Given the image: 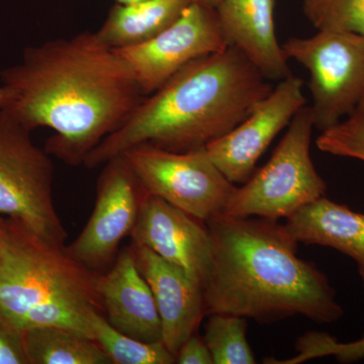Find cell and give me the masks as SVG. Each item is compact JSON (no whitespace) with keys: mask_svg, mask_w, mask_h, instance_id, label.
<instances>
[{"mask_svg":"<svg viewBox=\"0 0 364 364\" xmlns=\"http://www.w3.org/2000/svg\"><path fill=\"white\" fill-rule=\"evenodd\" d=\"M7 111L28 130L52 129L45 151L71 166L124 123L144 100L130 65L95 33L26 48L0 74Z\"/></svg>","mask_w":364,"mask_h":364,"instance_id":"1","label":"cell"},{"mask_svg":"<svg viewBox=\"0 0 364 364\" xmlns=\"http://www.w3.org/2000/svg\"><path fill=\"white\" fill-rule=\"evenodd\" d=\"M214 260L203 286L207 314L260 323L303 316L337 322L344 310L325 273L298 256L286 225L258 217L218 215L207 221Z\"/></svg>","mask_w":364,"mask_h":364,"instance_id":"2","label":"cell"},{"mask_svg":"<svg viewBox=\"0 0 364 364\" xmlns=\"http://www.w3.org/2000/svg\"><path fill=\"white\" fill-rule=\"evenodd\" d=\"M252 62L229 46L189 62L87 157L88 168L148 143L174 152L200 149L226 135L272 91Z\"/></svg>","mask_w":364,"mask_h":364,"instance_id":"3","label":"cell"},{"mask_svg":"<svg viewBox=\"0 0 364 364\" xmlns=\"http://www.w3.org/2000/svg\"><path fill=\"white\" fill-rule=\"evenodd\" d=\"M97 279V273L72 258L65 246L50 243L6 218L0 308L21 329L26 318L53 304H79L104 313Z\"/></svg>","mask_w":364,"mask_h":364,"instance_id":"4","label":"cell"},{"mask_svg":"<svg viewBox=\"0 0 364 364\" xmlns=\"http://www.w3.org/2000/svg\"><path fill=\"white\" fill-rule=\"evenodd\" d=\"M314 127L312 107L305 105L291 119L269 161L235 189L223 214L287 220L325 196L327 186L310 154Z\"/></svg>","mask_w":364,"mask_h":364,"instance_id":"5","label":"cell"},{"mask_svg":"<svg viewBox=\"0 0 364 364\" xmlns=\"http://www.w3.org/2000/svg\"><path fill=\"white\" fill-rule=\"evenodd\" d=\"M50 156L33 144L30 130L7 109H0V217L65 246L68 235L53 202Z\"/></svg>","mask_w":364,"mask_h":364,"instance_id":"6","label":"cell"},{"mask_svg":"<svg viewBox=\"0 0 364 364\" xmlns=\"http://www.w3.org/2000/svg\"><path fill=\"white\" fill-rule=\"evenodd\" d=\"M287 59L310 72L314 126L321 131L338 124L364 100V36L318 31L282 45Z\"/></svg>","mask_w":364,"mask_h":364,"instance_id":"7","label":"cell"},{"mask_svg":"<svg viewBox=\"0 0 364 364\" xmlns=\"http://www.w3.org/2000/svg\"><path fill=\"white\" fill-rule=\"evenodd\" d=\"M122 155L146 196L161 198L205 222L224 213L236 189L205 148L174 152L144 143Z\"/></svg>","mask_w":364,"mask_h":364,"instance_id":"8","label":"cell"},{"mask_svg":"<svg viewBox=\"0 0 364 364\" xmlns=\"http://www.w3.org/2000/svg\"><path fill=\"white\" fill-rule=\"evenodd\" d=\"M145 196L123 155L105 162L92 214L67 252L92 272L107 267L116 260L122 240L131 236Z\"/></svg>","mask_w":364,"mask_h":364,"instance_id":"9","label":"cell"},{"mask_svg":"<svg viewBox=\"0 0 364 364\" xmlns=\"http://www.w3.org/2000/svg\"><path fill=\"white\" fill-rule=\"evenodd\" d=\"M227 47L214 7L193 2L156 37L114 51L130 65L143 95L149 97L189 62Z\"/></svg>","mask_w":364,"mask_h":364,"instance_id":"10","label":"cell"},{"mask_svg":"<svg viewBox=\"0 0 364 364\" xmlns=\"http://www.w3.org/2000/svg\"><path fill=\"white\" fill-rule=\"evenodd\" d=\"M303 86V79L293 74L282 79L236 128L205 146L208 156L228 181L243 184L252 176L273 139L305 107Z\"/></svg>","mask_w":364,"mask_h":364,"instance_id":"11","label":"cell"},{"mask_svg":"<svg viewBox=\"0 0 364 364\" xmlns=\"http://www.w3.org/2000/svg\"><path fill=\"white\" fill-rule=\"evenodd\" d=\"M131 237L134 245L181 267L203 289L214 260V240L207 222L161 198L146 196Z\"/></svg>","mask_w":364,"mask_h":364,"instance_id":"12","label":"cell"},{"mask_svg":"<svg viewBox=\"0 0 364 364\" xmlns=\"http://www.w3.org/2000/svg\"><path fill=\"white\" fill-rule=\"evenodd\" d=\"M139 269L154 296L161 322L162 342L176 356L207 314L203 287L181 267L156 253L132 244Z\"/></svg>","mask_w":364,"mask_h":364,"instance_id":"13","label":"cell"},{"mask_svg":"<svg viewBox=\"0 0 364 364\" xmlns=\"http://www.w3.org/2000/svg\"><path fill=\"white\" fill-rule=\"evenodd\" d=\"M97 289L112 327L142 341H162L154 296L136 265L132 246L117 254L109 272L97 274Z\"/></svg>","mask_w":364,"mask_h":364,"instance_id":"14","label":"cell"},{"mask_svg":"<svg viewBox=\"0 0 364 364\" xmlns=\"http://www.w3.org/2000/svg\"><path fill=\"white\" fill-rule=\"evenodd\" d=\"M275 4L277 0H220L215 7L228 46L240 50L268 80L291 75L275 33Z\"/></svg>","mask_w":364,"mask_h":364,"instance_id":"15","label":"cell"},{"mask_svg":"<svg viewBox=\"0 0 364 364\" xmlns=\"http://www.w3.org/2000/svg\"><path fill=\"white\" fill-rule=\"evenodd\" d=\"M284 225L299 243L336 249L352 258L364 286V214L323 196L299 208Z\"/></svg>","mask_w":364,"mask_h":364,"instance_id":"16","label":"cell"},{"mask_svg":"<svg viewBox=\"0 0 364 364\" xmlns=\"http://www.w3.org/2000/svg\"><path fill=\"white\" fill-rule=\"evenodd\" d=\"M195 0H143L112 7L98 40L112 50L126 49L147 42L168 28Z\"/></svg>","mask_w":364,"mask_h":364,"instance_id":"17","label":"cell"},{"mask_svg":"<svg viewBox=\"0 0 364 364\" xmlns=\"http://www.w3.org/2000/svg\"><path fill=\"white\" fill-rule=\"evenodd\" d=\"M23 339L30 364H112L97 341L64 328H31Z\"/></svg>","mask_w":364,"mask_h":364,"instance_id":"18","label":"cell"},{"mask_svg":"<svg viewBox=\"0 0 364 364\" xmlns=\"http://www.w3.org/2000/svg\"><path fill=\"white\" fill-rule=\"evenodd\" d=\"M92 338L100 345L114 364H172L176 358L162 341L146 342L112 327L104 314H90Z\"/></svg>","mask_w":364,"mask_h":364,"instance_id":"19","label":"cell"},{"mask_svg":"<svg viewBox=\"0 0 364 364\" xmlns=\"http://www.w3.org/2000/svg\"><path fill=\"white\" fill-rule=\"evenodd\" d=\"M205 339L214 364H254L247 341V318L233 314H210Z\"/></svg>","mask_w":364,"mask_h":364,"instance_id":"20","label":"cell"},{"mask_svg":"<svg viewBox=\"0 0 364 364\" xmlns=\"http://www.w3.org/2000/svg\"><path fill=\"white\" fill-rule=\"evenodd\" d=\"M304 13L318 31L364 36V0H303Z\"/></svg>","mask_w":364,"mask_h":364,"instance_id":"21","label":"cell"},{"mask_svg":"<svg viewBox=\"0 0 364 364\" xmlns=\"http://www.w3.org/2000/svg\"><path fill=\"white\" fill-rule=\"evenodd\" d=\"M317 146L322 152L364 162V100L344 122L322 131Z\"/></svg>","mask_w":364,"mask_h":364,"instance_id":"22","label":"cell"},{"mask_svg":"<svg viewBox=\"0 0 364 364\" xmlns=\"http://www.w3.org/2000/svg\"><path fill=\"white\" fill-rule=\"evenodd\" d=\"M299 355L280 363H299L320 356L335 355L339 361L358 360L364 358V337L351 343H338L326 333L309 332L296 342Z\"/></svg>","mask_w":364,"mask_h":364,"instance_id":"23","label":"cell"},{"mask_svg":"<svg viewBox=\"0 0 364 364\" xmlns=\"http://www.w3.org/2000/svg\"><path fill=\"white\" fill-rule=\"evenodd\" d=\"M0 364H30L23 331L0 308Z\"/></svg>","mask_w":364,"mask_h":364,"instance_id":"24","label":"cell"},{"mask_svg":"<svg viewBox=\"0 0 364 364\" xmlns=\"http://www.w3.org/2000/svg\"><path fill=\"white\" fill-rule=\"evenodd\" d=\"M176 363L214 364V359L205 339L195 333L181 345L176 354Z\"/></svg>","mask_w":364,"mask_h":364,"instance_id":"25","label":"cell"},{"mask_svg":"<svg viewBox=\"0 0 364 364\" xmlns=\"http://www.w3.org/2000/svg\"><path fill=\"white\" fill-rule=\"evenodd\" d=\"M11 104V95L4 86L0 87V109H7Z\"/></svg>","mask_w":364,"mask_h":364,"instance_id":"26","label":"cell"},{"mask_svg":"<svg viewBox=\"0 0 364 364\" xmlns=\"http://www.w3.org/2000/svg\"><path fill=\"white\" fill-rule=\"evenodd\" d=\"M4 235H6V218L0 217V257L4 247Z\"/></svg>","mask_w":364,"mask_h":364,"instance_id":"27","label":"cell"},{"mask_svg":"<svg viewBox=\"0 0 364 364\" xmlns=\"http://www.w3.org/2000/svg\"><path fill=\"white\" fill-rule=\"evenodd\" d=\"M219 1L220 0H195V2H198V4H205V6L214 7V9Z\"/></svg>","mask_w":364,"mask_h":364,"instance_id":"28","label":"cell"},{"mask_svg":"<svg viewBox=\"0 0 364 364\" xmlns=\"http://www.w3.org/2000/svg\"><path fill=\"white\" fill-rule=\"evenodd\" d=\"M117 1L119 2V4L127 6V4H136V2L143 1V0H117Z\"/></svg>","mask_w":364,"mask_h":364,"instance_id":"29","label":"cell"}]
</instances>
